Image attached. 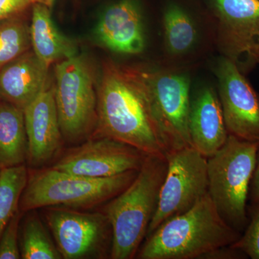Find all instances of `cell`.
<instances>
[{
	"mask_svg": "<svg viewBox=\"0 0 259 259\" xmlns=\"http://www.w3.org/2000/svg\"><path fill=\"white\" fill-rule=\"evenodd\" d=\"M35 3L42 4L41 0H0V21L21 14L31 9Z\"/></svg>",
	"mask_w": 259,
	"mask_h": 259,
	"instance_id": "cell-25",
	"label": "cell"
},
{
	"mask_svg": "<svg viewBox=\"0 0 259 259\" xmlns=\"http://www.w3.org/2000/svg\"><path fill=\"white\" fill-rule=\"evenodd\" d=\"M20 210L10 220L0 236V259H20L19 224L22 217Z\"/></svg>",
	"mask_w": 259,
	"mask_h": 259,
	"instance_id": "cell-24",
	"label": "cell"
},
{
	"mask_svg": "<svg viewBox=\"0 0 259 259\" xmlns=\"http://www.w3.org/2000/svg\"><path fill=\"white\" fill-rule=\"evenodd\" d=\"M138 172L130 171L107 178H90L51 166L28 168V180L20 197L19 210L23 213L51 206L83 210L100 209L125 190Z\"/></svg>",
	"mask_w": 259,
	"mask_h": 259,
	"instance_id": "cell-4",
	"label": "cell"
},
{
	"mask_svg": "<svg viewBox=\"0 0 259 259\" xmlns=\"http://www.w3.org/2000/svg\"><path fill=\"white\" fill-rule=\"evenodd\" d=\"M49 70L32 49L24 53L0 70V100L24 110L47 86Z\"/></svg>",
	"mask_w": 259,
	"mask_h": 259,
	"instance_id": "cell-17",
	"label": "cell"
},
{
	"mask_svg": "<svg viewBox=\"0 0 259 259\" xmlns=\"http://www.w3.org/2000/svg\"><path fill=\"white\" fill-rule=\"evenodd\" d=\"M241 234L221 217L208 193L188 211L167 220L146 237L136 258H202L233 244Z\"/></svg>",
	"mask_w": 259,
	"mask_h": 259,
	"instance_id": "cell-2",
	"label": "cell"
},
{
	"mask_svg": "<svg viewBox=\"0 0 259 259\" xmlns=\"http://www.w3.org/2000/svg\"><path fill=\"white\" fill-rule=\"evenodd\" d=\"M99 42L109 50L139 55L146 47V35L141 6L137 0H120L102 13L97 25Z\"/></svg>",
	"mask_w": 259,
	"mask_h": 259,
	"instance_id": "cell-15",
	"label": "cell"
},
{
	"mask_svg": "<svg viewBox=\"0 0 259 259\" xmlns=\"http://www.w3.org/2000/svg\"><path fill=\"white\" fill-rule=\"evenodd\" d=\"M98 120L93 137H108L146 155L166 156L169 151L142 85L130 69L107 61L97 86Z\"/></svg>",
	"mask_w": 259,
	"mask_h": 259,
	"instance_id": "cell-1",
	"label": "cell"
},
{
	"mask_svg": "<svg viewBox=\"0 0 259 259\" xmlns=\"http://www.w3.org/2000/svg\"><path fill=\"white\" fill-rule=\"evenodd\" d=\"M55 102L65 145L93 137L97 125V85L89 59L76 55L55 64Z\"/></svg>",
	"mask_w": 259,
	"mask_h": 259,
	"instance_id": "cell-6",
	"label": "cell"
},
{
	"mask_svg": "<svg viewBox=\"0 0 259 259\" xmlns=\"http://www.w3.org/2000/svg\"><path fill=\"white\" fill-rule=\"evenodd\" d=\"M248 199H250L252 204L259 202V142L258 151H257L256 166H255L254 174L250 183Z\"/></svg>",
	"mask_w": 259,
	"mask_h": 259,
	"instance_id": "cell-27",
	"label": "cell"
},
{
	"mask_svg": "<svg viewBox=\"0 0 259 259\" xmlns=\"http://www.w3.org/2000/svg\"><path fill=\"white\" fill-rule=\"evenodd\" d=\"M30 11L0 21V70L32 49Z\"/></svg>",
	"mask_w": 259,
	"mask_h": 259,
	"instance_id": "cell-21",
	"label": "cell"
},
{
	"mask_svg": "<svg viewBox=\"0 0 259 259\" xmlns=\"http://www.w3.org/2000/svg\"><path fill=\"white\" fill-rule=\"evenodd\" d=\"M202 258L243 259L248 258V256L241 250L228 245L209 252Z\"/></svg>",
	"mask_w": 259,
	"mask_h": 259,
	"instance_id": "cell-26",
	"label": "cell"
},
{
	"mask_svg": "<svg viewBox=\"0 0 259 259\" xmlns=\"http://www.w3.org/2000/svg\"><path fill=\"white\" fill-rule=\"evenodd\" d=\"M38 210L63 258H110L112 228L101 209L51 206Z\"/></svg>",
	"mask_w": 259,
	"mask_h": 259,
	"instance_id": "cell-8",
	"label": "cell"
},
{
	"mask_svg": "<svg viewBox=\"0 0 259 259\" xmlns=\"http://www.w3.org/2000/svg\"><path fill=\"white\" fill-rule=\"evenodd\" d=\"M27 165L0 171V236L10 220L19 211L20 197L27 180Z\"/></svg>",
	"mask_w": 259,
	"mask_h": 259,
	"instance_id": "cell-22",
	"label": "cell"
},
{
	"mask_svg": "<svg viewBox=\"0 0 259 259\" xmlns=\"http://www.w3.org/2000/svg\"><path fill=\"white\" fill-rule=\"evenodd\" d=\"M166 156L148 155L135 180L100 209L112 228V259L136 258L157 208Z\"/></svg>",
	"mask_w": 259,
	"mask_h": 259,
	"instance_id": "cell-3",
	"label": "cell"
},
{
	"mask_svg": "<svg viewBox=\"0 0 259 259\" xmlns=\"http://www.w3.org/2000/svg\"><path fill=\"white\" fill-rule=\"evenodd\" d=\"M166 158V177L146 237L167 220L188 211L208 194L207 158L188 146L169 151Z\"/></svg>",
	"mask_w": 259,
	"mask_h": 259,
	"instance_id": "cell-9",
	"label": "cell"
},
{
	"mask_svg": "<svg viewBox=\"0 0 259 259\" xmlns=\"http://www.w3.org/2000/svg\"><path fill=\"white\" fill-rule=\"evenodd\" d=\"M18 236L21 258H63L38 209L22 214Z\"/></svg>",
	"mask_w": 259,
	"mask_h": 259,
	"instance_id": "cell-20",
	"label": "cell"
},
{
	"mask_svg": "<svg viewBox=\"0 0 259 259\" xmlns=\"http://www.w3.org/2000/svg\"><path fill=\"white\" fill-rule=\"evenodd\" d=\"M218 97L227 131L238 139L259 142V94L238 65L221 56L214 67Z\"/></svg>",
	"mask_w": 259,
	"mask_h": 259,
	"instance_id": "cell-11",
	"label": "cell"
},
{
	"mask_svg": "<svg viewBox=\"0 0 259 259\" xmlns=\"http://www.w3.org/2000/svg\"><path fill=\"white\" fill-rule=\"evenodd\" d=\"M189 127L192 147L204 157L213 156L226 144L229 134L214 89L204 87L191 99Z\"/></svg>",
	"mask_w": 259,
	"mask_h": 259,
	"instance_id": "cell-16",
	"label": "cell"
},
{
	"mask_svg": "<svg viewBox=\"0 0 259 259\" xmlns=\"http://www.w3.org/2000/svg\"><path fill=\"white\" fill-rule=\"evenodd\" d=\"M148 155L108 137H92L65 148L51 167L79 176L107 178L139 171Z\"/></svg>",
	"mask_w": 259,
	"mask_h": 259,
	"instance_id": "cell-10",
	"label": "cell"
},
{
	"mask_svg": "<svg viewBox=\"0 0 259 259\" xmlns=\"http://www.w3.org/2000/svg\"><path fill=\"white\" fill-rule=\"evenodd\" d=\"M50 8L40 3L32 5L30 25L32 51L49 68L77 55L76 42L58 30L51 18Z\"/></svg>",
	"mask_w": 259,
	"mask_h": 259,
	"instance_id": "cell-18",
	"label": "cell"
},
{
	"mask_svg": "<svg viewBox=\"0 0 259 259\" xmlns=\"http://www.w3.org/2000/svg\"><path fill=\"white\" fill-rule=\"evenodd\" d=\"M23 111L28 144L27 166H51L64 151L65 143L56 109L54 83L50 79Z\"/></svg>",
	"mask_w": 259,
	"mask_h": 259,
	"instance_id": "cell-13",
	"label": "cell"
},
{
	"mask_svg": "<svg viewBox=\"0 0 259 259\" xmlns=\"http://www.w3.org/2000/svg\"><path fill=\"white\" fill-rule=\"evenodd\" d=\"M257 151L258 143L229 135L226 144L207 158L209 197L224 221L241 233L249 222L247 202Z\"/></svg>",
	"mask_w": 259,
	"mask_h": 259,
	"instance_id": "cell-5",
	"label": "cell"
},
{
	"mask_svg": "<svg viewBox=\"0 0 259 259\" xmlns=\"http://www.w3.org/2000/svg\"><path fill=\"white\" fill-rule=\"evenodd\" d=\"M248 226L238 241L231 245L241 250L248 258L259 259V202L254 204Z\"/></svg>",
	"mask_w": 259,
	"mask_h": 259,
	"instance_id": "cell-23",
	"label": "cell"
},
{
	"mask_svg": "<svg viewBox=\"0 0 259 259\" xmlns=\"http://www.w3.org/2000/svg\"><path fill=\"white\" fill-rule=\"evenodd\" d=\"M248 64H258L259 66V40L257 44H255L253 51H252Z\"/></svg>",
	"mask_w": 259,
	"mask_h": 259,
	"instance_id": "cell-28",
	"label": "cell"
},
{
	"mask_svg": "<svg viewBox=\"0 0 259 259\" xmlns=\"http://www.w3.org/2000/svg\"><path fill=\"white\" fill-rule=\"evenodd\" d=\"M209 5L221 55L238 66L245 56L248 64L259 40V0H209Z\"/></svg>",
	"mask_w": 259,
	"mask_h": 259,
	"instance_id": "cell-12",
	"label": "cell"
},
{
	"mask_svg": "<svg viewBox=\"0 0 259 259\" xmlns=\"http://www.w3.org/2000/svg\"><path fill=\"white\" fill-rule=\"evenodd\" d=\"M129 68L147 94L153 114L166 136L169 151L192 146L189 127L191 79L188 69L164 64L156 67Z\"/></svg>",
	"mask_w": 259,
	"mask_h": 259,
	"instance_id": "cell-7",
	"label": "cell"
},
{
	"mask_svg": "<svg viewBox=\"0 0 259 259\" xmlns=\"http://www.w3.org/2000/svg\"><path fill=\"white\" fill-rule=\"evenodd\" d=\"M54 0H42V3L44 5H47V6H52L53 3H54Z\"/></svg>",
	"mask_w": 259,
	"mask_h": 259,
	"instance_id": "cell-29",
	"label": "cell"
},
{
	"mask_svg": "<svg viewBox=\"0 0 259 259\" xmlns=\"http://www.w3.org/2000/svg\"><path fill=\"white\" fill-rule=\"evenodd\" d=\"M28 156L23 110L0 100V171L26 165Z\"/></svg>",
	"mask_w": 259,
	"mask_h": 259,
	"instance_id": "cell-19",
	"label": "cell"
},
{
	"mask_svg": "<svg viewBox=\"0 0 259 259\" xmlns=\"http://www.w3.org/2000/svg\"><path fill=\"white\" fill-rule=\"evenodd\" d=\"M164 65L188 69L202 55L205 45L202 24L184 5L170 2L162 17Z\"/></svg>",
	"mask_w": 259,
	"mask_h": 259,
	"instance_id": "cell-14",
	"label": "cell"
}]
</instances>
